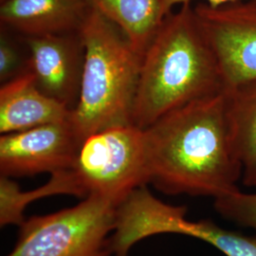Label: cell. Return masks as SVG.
Masks as SVG:
<instances>
[{
    "mask_svg": "<svg viewBox=\"0 0 256 256\" xmlns=\"http://www.w3.org/2000/svg\"><path fill=\"white\" fill-rule=\"evenodd\" d=\"M214 208L224 218L256 230V192L238 190L214 200Z\"/></svg>",
    "mask_w": 256,
    "mask_h": 256,
    "instance_id": "9a60e30c",
    "label": "cell"
},
{
    "mask_svg": "<svg viewBox=\"0 0 256 256\" xmlns=\"http://www.w3.org/2000/svg\"><path fill=\"white\" fill-rule=\"evenodd\" d=\"M142 130L147 183L160 192L216 200L239 190L242 165L226 92L174 110Z\"/></svg>",
    "mask_w": 256,
    "mask_h": 256,
    "instance_id": "6da1fadb",
    "label": "cell"
},
{
    "mask_svg": "<svg viewBox=\"0 0 256 256\" xmlns=\"http://www.w3.org/2000/svg\"><path fill=\"white\" fill-rule=\"evenodd\" d=\"M118 205L88 196L72 208L25 220L7 256H111Z\"/></svg>",
    "mask_w": 256,
    "mask_h": 256,
    "instance_id": "5b68a950",
    "label": "cell"
},
{
    "mask_svg": "<svg viewBox=\"0 0 256 256\" xmlns=\"http://www.w3.org/2000/svg\"><path fill=\"white\" fill-rule=\"evenodd\" d=\"M28 70L48 96L74 110L80 95L84 46L76 32L26 37Z\"/></svg>",
    "mask_w": 256,
    "mask_h": 256,
    "instance_id": "ba28073f",
    "label": "cell"
},
{
    "mask_svg": "<svg viewBox=\"0 0 256 256\" xmlns=\"http://www.w3.org/2000/svg\"><path fill=\"white\" fill-rule=\"evenodd\" d=\"M18 52L3 34L0 40V80L6 82L22 72Z\"/></svg>",
    "mask_w": 256,
    "mask_h": 256,
    "instance_id": "2e32d148",
    "label": "cell"
},
{
    "mask_svg": "<svg viewBox=\"0 0 256 256\" xmlns=\"http://www.w3.org/2000/svg\"><path fill=\"white\" fill-rule=\"evenodd\" d=\"M194 238L209 243L226 256H256V238L220 228L210 220L196 221Z\"/></svg>",
    "mask_w": 256,
    "mask_h": 256,
    "instance_id": "5bb4252c",
    "label": "cell"
},
{
    "mask_svg": "<svg viewBox=\"0 0 256 256\" xmlns=\"http://www.w3.org/2000/svg\"><path fill=\"white\" fill-rule=\"evenodd\" d=\"M64 174L68 194L100 196L120 204L138 187L148 184L144 130L131 124L86 138Z\"/></svg>",
    "mask_w": 256,
    "mask_h": 256,
    "instance_id": "277c9868",
    "label": "cell"
},
{
    "mask_svg": "<svg viewBox=\"0 0 256 256\" xmlns=\"http://www.w3.org/2000/svg\"><path fill=\"white\" fill-rule=\"evenodd\" d=\"M225 90L194 7L184 3L165 16L142 55L133 126L144 129L174 110Z\"/></svg>",
    "mask_w": 256,
    "mask_h": 256,
    "instance_id": "7a4b0ae2",
    "label": "cell"
},
{
    "mask_svg": "<svg viewBox=\"0 0 256 256\" xmlns=\"http://www.w3.org/2000/svg\"><path fill=\"white\" fill-rule=\"evenodd\" d=\"M79 34L84 46L82 82L68 122L82 142L102 130L133 124L142 56L93 7Z\"/></svg>",
    "mask_w": 256,
    "mask_h": 256,
    "instance_id": "3957f363",
    "label": "cell"
},
{
    "mask_svg": "<svg viewBox=\"0 0 256 256\" xmlns=\"http://www.w3.org/2000/svg\"><path fill=\"white\" fill-rule=\"evenodd\" d=\"M90 2L93 8L122 30L142 56L165 18L160 0H90Z\"/></svg>",
    "mask_w": 256,
    "mask_h": 256,
    "instance_id": "7c38bea8",
    "label": "cell"
},
{
    "mask_svg": "<svg viewBox=\"0 0 256 256\" xmlns=\"http://www.w3.org/2000/svg\"><path fill=\"white\" fill-rule=\"evenodd\" d=\"M192 0H160V5H162V10L164 16H166L170 12H173V9L176 6H180L184 3L192 2ZM205 3L210 5L212 7H218L221 5L227 4V3H232L236 1H240V0H203Z\"/></svg>",
    "mask_w": 256,
    "mask_h": 256,
    "instance_id": "e0dca14e",
    "label": "cell"
},
{
    "mask_svg": "<svg viewBox=\"0 0 256 256\" xmlns=\"http://www.w3.org/2000/svg\"><path fill=\"white\" fill-rule=\"evenodd\" d=\"M92 9L90 0H5L0 20L26 37L76 32Z\"/></svg>",
    "mask_w": 256,
    "mask_h": 256,
    "instance_id": "8fae6325",
    "label": "cell"
},
{
    "mask_svg": "<svg viewBox=\"0 0 256 256\" xmlns=\"http://www.w3.org/2000/svg\"><path fill=\"white\" fill-rule=\"evenodd\" d=\"M194 7L228 90L256 81V0H240L218 7L205 2Z\"/></svg>",
    "mask_w": 256,
    "mask_h": 256,
    "instance_id": "8992f818",
    "label": "cell"
},
{
    "mask_svg": "<svg viewBox=\"0 0 256 256\" xmlns=\"http://www.w3.org/2000/svg\"><path fill=\"white\" fill-rule=\"evenodd\" d=\"M242 165V182L256 187V81L225 90Z\"/></svg>",
    "mask_w": 256,
    "mask_h": 256,
    "instance_id": "4fadbf2b",
    "label": "cell"
},
{
    "mask_svg": "<svg viewBox=\"0 0 256 256\" xmlns=\"http://www.w3.org/2000/svg\"><path fill=\"white\" fill-rule=\"evenodd\" d=\"M3 1H5V0H0V2H3Z\"/></svg>",
    "mask_w": 256,
    "mask_h": 256,
    "instance_id": "ac0fdd59",
    "label": "cell"
},
{
    "mask_svg": "<svg viewBox=\"0 0 256 256\" xmlns=\"http://www.w3.org/2000/svg\"><path fill=\"white\" fill-rule=\"evenodd\" d=\"M80 144L68 120L2 134L0 173L12 178L62 172L74 165Z\"/></svg>",
    "mask_w": 256,
    "mask_h": 256,
    "instance_id": "52a82bcc",
    "label": "cell"
},
{
    "mask_svg": "<svg viewBox=\"0 0 256 256\" xmlns=\"http://www.w3.org/2000/svg\"><path fill=\"white\" fill-rule=\"evenodd\" d=\"M184 206L162 202L142 185L120 202L110 238L112 256H128L130 248L144 238L176 234L192 236L194 222L186 218Z\"/></svg>",
    "mask_w": 256,
    "mask_h": 256,
    "instance_id": "9c48e42d",
    "label": "cell"
},
{
    "mask_svg": "<svg viewBox=\"0 0 256 256\" xmlns=\"http://www.w3.org/2000/svg\"><path fill=\"white\" fill-rule=\"evenodd\" d=\"M70 113L68 106L38 88L28 68L1 86V135L64 122L70 119Z\"/></svg>",
    "mask_w": 256,
    "mask_h": 256,
    "instance_id": "30bf717a",
    "label": "cell"
}]
</instances>
